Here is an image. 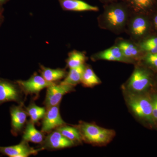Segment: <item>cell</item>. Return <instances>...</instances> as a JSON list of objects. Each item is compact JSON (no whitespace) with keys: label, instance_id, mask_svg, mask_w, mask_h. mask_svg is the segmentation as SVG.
<instances>
[{"label":"cell","instance_id":"cell-1","mask_svg":"<svg viewBox=\"0 0 157 157\" xmlns=\"http://www.w3.org/2000/svg\"><path fill=\"white\" fill-rule=\"evenodd\" d=\"M122 91L126 104L136 119L146 128H155L150 92L135 93L124 90Z\"/></svg>","mask_w":157,"mask_h":157},{"label":"cell","instance_id":"cell-2","mask_svg":"<svg viewBox=\"0 0 157 157\" xmlns=\"http://www.w3.org/2000/svg\"><path fill=\"white\" fill-rule=\"evenodd\" d=\"M129 12L125 6L121 4H113L104 9L98 18L101 28L119 33L125 28L129 20Z\"/></svg>","mask_w":157,"mask_h":157},{"label":"cell","instance_id":"cell-3","mask_svg":"<svg viewBox=\"0 0 157 157\" xmlns=\"http://www.w3.org/2000/svg\"><path fill=\"white\" fill-rule=\"evenodd\" d=\"M155 88L152 75L148 68L137 65L122 90L132 93L149 92Z\"/></svg>","mask_w":157,"mask_h":157},{"label":"cell","instance_id":"cell-4","mask_svg":"<svg viewBox=\"0 0 157 157\" xmlns=\"http://www.w3.org/2000/svg\"><path fill=\"white\" fill-rule=\"evenodd\" d=\"M24 94L16 82L0 77V106L8 102L24 103Z\"/></svg>","mask_w":157,"mask_h":157},{"label":"cell","instance_id":"cell-5","mask_svg":"<svg viewBox=\"0 0 157 157\" xmlns=\"http://www.w3.org/2000/svg\"><path fill=\"white\" fill-rule=\"evenodd\" d=\"M74 86L60 82H55L47 88L44 104L45 108L59 105L63 97L68 93L74 91Z\"/></svg>","mask_w":157,"mask_h":157},{"label":"cell","instance_id":"cell-6","mask_svg":"<svg viewBox=\"0 0 157 157\" xmlns=\"http://www.w3.org/2000/svg\"><path fill=\"white\" fill-rule=\"evenodd\" d=\"M16 82L25 96L34 95L37 98L39 97V93L42 90L47 88L51 85L55 83L48 82L42 76L36 73L28 80H20Z\"/></svg>","mask_w":157,"mask_h":157},{"label":"cell","instance_id":"cell-7","mask_svg":"<svg viewBox=\"0 0 157 157\" xmlns=\"http://www.w3.org/2000/svg\"><path fill=\"white\" fill-rule=\"evenodd\" d=\"M42 120L41 131L44 133H50L59 127L67 124L61 116L59 104L47 108Z\"/></svg>","mask_w":157,"mask_h":157},{"label":"cell","instance_id":"cell-8","mask_svg":"<svg viewBox=\"0 0 157 157\" xmlns=\"http://www.w3.org/2000/svg\"><path fill=\"white\" fill-rule=\"evenodd\" d=\"M11 117V133L14 136L22 132L27 122V113L24 103L12 105L10 108Z\"/></svg>","mask_w":157,"mask_h":157},{"label":"cell","instance_id":"cell-9","mask_svg":"<svg viewBox=\"0 0 157 157\" xmlns=\"http://www.w3.org/2000/svg\"><path fill=\"white\" fill-rule=\"evenodd\" d=\"M41 144L43 149L51 151L69 148L75 145L56 130L48 133Z\"/></svg>","mask_w":157,"mask_h":157},{"label":"cell","instance_id":"cell-10","mask_svg":"<svg viewBox=\"0 0 157 157\" xmlns=\"http://www.w3.org/2000/svg\"><path fill=\"white\" fill-rule=\"evenodd\" d=\"M43 149H35L29 145L28 142L21 140L17 145L13 146H0V153L9 157H28L31 155H36Z\"/></svg>","mask_w":157,"mask_h":157},{"label":"cell","instance_id":"cell-11","mask_svg":"<svg viewBox=\"0 0 157 157\" xmlns=\"http://www.w3.org/2000/svg\"><path fill=\"white\" fill-rule=\"evenodd\" d=\"M129 33L133 39L143 38L148 33L150 24L148 19L140 14L133 16L128 21Z\"/></svg>","mask_w":157,"mask_h":157},{"label":"cell","instance_id":"cell-12","mask_svg":"<svg viewBox=\"0 0 157 157\" xmlns=\"http://www.w3.org/2000/svg\"><path fill=\"white\" fill-rule=\"evenodd\" d=\"M92 59L94 61L104 60L127 63H134L124 55L122 52L117 45L112 46L106 50L95 54L92 56Z\"/></svg>","mask_w":157,"mask_h":157},{"label":"cell","instance_id":"cell-13","mask_svg":"<svg viewBox=\"0 0 157 157\" xmlns=\"http://www.w3.org/2000/svg\"><path fill=\"white\" fill-rule=\"evenodd\" d=\"M75 126L79 131L82 141L91 144H92L98 135L104 129V128L99 126L96 124L82 121Z\"/></svg>","mask_w":157,"mask_h":157},{"label":"cell","instance_id":"cell-14","mask_svg":"<svg viewBox=\"0 0 157 157\" xmlns=\"http://www.w3.org/2000/svg\"><path fill=\"white\" fill-rule=\"evenodd\" d=\"M117 45L119 47L122 52L124 55L127 59L135 63L140 60L142 56V52L140 46H137L135 43L125 40H120L118 42Z\"/></svg>","mask_w":157,"mask_h":157},{"label":"cell","instance_id":"cell-15","mask_svg":"<svg viewBox=\"0 0 157 157\" xmlns=\"http://www.w3.org/2000/svg\"><path fill=\"white\" fill-rule=\"evenodd\" d=\"M62 9L66 11L82 12L86 11H98L99 8L81 0H59Z\"/></svg>","mask_w":157,"mask_h":157},{"label":"cell","instance_id":"cell-16","mask_svg":"<svg viewBox=\"0 0 157 157\" xmlns=\"http://www.w3.org/2000/svg\"><path fill=\"white\" fill-rule=\"evenodd\" d=\"M35 124L30 120L27 122L22 132V140L41 144L45 139V133L37 130Z\"/></svg>","mask_w":157,"mask_h":157},{"label":"cell","instance_id":"cell-17","mask_svg":"<svg viewBox=\"0 0 157 157\" xmlns=\"http://www.w3.org/2000/svg\"><path fill=\"white\" fill-rule=\"evenodd\" d=\"M41 76L45 80L49 82L53 83L64 78L67 76V73L64 69H53L41 65Z\"/></svg>","mask_w":157,"mask_h":157},{"label":"cell","instance_id":"cell-18","mask_svg":"<svg viewBox=\"0 0 157 157\" xmlns=\"http://www.w3.org/2000/svg\"><path fill=\"white\" fill-rule=\"evenodd\" d=\"M56 130L73 142L75 145L81 144L83 141L79 131L75 126L71 127L65 124Z\"/></svg>","mask_w":157,"mask_h":157},{"label":"cell","instance_id":"cell-19","mask_svg":"<svg viewBox=\"0 0 157 157\" xmlns=\"http://www.w3.org/2000/svg\"><path fill=\"white\" fill-rule=\"evenodd\" d=\"M85 66L84 64L78 67L70 69L64 79L61 82L63 84L69 85L73 86L81 83Z\"/></svg>","mask_w":157,"mask_h":157},{"label":"cell","instance_id":"cell-20","mask_svg":"<svg viewBox=\"0 0 157 157\" xmlns=\"http://www.w3.org/2000/svg\"><path fill=\"white\" fill-rule=\"evenodd\" d=\"M101 79L92 68L89 66H85L81 82L82 86L86 87L92 88L101 84Z\"/></svg>","mask_w":157,"mask_h":157},{"label":"cell","instance_id":"cell-21","mask_svg":"<svg viewBox=\"0 0 157 157\" xmlns=\"http://www.w3.org/2000/svg\"><path fill=\"white\" fill-rule=\"evenodd\" d=\"M25 109L28 115L30 118V120L35 124L42 119L46 111L45 107L37 106L34 102H32L28 107H25Z\"/></svg>","mask_w":157,"mask_h":157},{"label":"cell","instance_id":"cell-22","mask_svg":"<svg viewBox=\"0 0 157 157\" xmlns=\"http://www.w3.org/2000/svg\"><path fill=\"white\" fill-rule=\"evenodd\" d=\"M87 58L83 52L73 50L69 54L67 60V66L70 69L78 67L85 64Z\"/></svg>","mask_w":157,"mask_h":157},{"label":"cell","instance_id":"cell-23","mask_svg":"<svg viewBox=\"0 0 157 157\" xmlns=\"http://www.w3.org/2000/svg\"><path fill=\"white\" fill-rule=\"evenodd\" d=\"M129 7L137 14L147 12L153 5V0H128Z\"/></svg>","mask_w":157,"mask_h":157},{"label":"cell","instance_id":"cell-24","mask_svg":"<svg viewBox=\"0 0 157 157\" xmlns=\"http://www.w3.org/2000/svg\"><path fill=\"white\" fill-rule=\"evenodd\" d=\"M115 131L112 129L104 128L97 136L92 145L94 146H104L111 142L115 137Z\"/></svg>","mask_w":157,"mask_h":157},{"label":"cell","instance_id":"cell-25","mask_svg":"<svg viewBox=\"0 0 157 157\" xmlns=\"http://www.w3.org/2000/svg\"><path fill=\"white\" fill-rule=\"evenodd\" d=\"M140 60L144 66L157 72V53H146Z\"/></svg>","mask_w":157,"mask_h":157},{"label":"cell","instance_id":"cell-26","mask_svg":"<svg viewBox=\"0 0 157 157\" xmlns=\"http://www.w3.org/2000/svg\"><path fill=\"white\" fill-rule=\"evenodd\" d=\"M151 98L152 107V116L155 128H157V90L153 88L150 91Z\"/></svg>","mask_w":157,"mask_h":157},{"label":"cell","instance_id":"cell-27","mask_svg":"<svg viewBox=\"0 0 157 157\" xmlns=\"http://www.w3.org/2000/svg\"><path fill=\"white\" fill-rule=\"evenodd\" d=\"M156 45H157V37H153L144 40L140 43L139 46Z\"/></svg>","mask_w":157,"mask_h":157},{"label":"cell","instance_id":"cell-28","mask_svg":"<svg viewBox=\"0 0 157 157\" xmlns=\"http://www.w3.org/2000/svg\"><path fill=\"white\" fill-rule=\"evenodd\" d=\"M3 19V10L2 9L1 7V5H0V24H1V23L2 22Z\"/></svg>","mask_w":157,"mask_h":157},{"label":"cell","instance_id":"cell-29","mask_svg":"<svg viewBox=\"0 0 157 157\" xmlns=\"http://www.w3.org/2000/svg\"><path fill=\"white\" fill-rule=\"evenodd\" d=\"M153 23L154 25L155 28L157 29V14L154 17Z\"/></svg>","mask_w":157,"mask_h":157},{"label":"cell","instance_id":"cell-30","mask_svg":"<svg viewBox=\"0 0 157 157\" xmlns=\"http://www.w3.org/2000/svg\"><path fill=\"white\" fill-rule=\"evenodd\" d=\"M9 1V0H0V5L4 4V3L7 2Z\"/></svg>","mask_w":157,"mask_h":157},{"label":"cell","instance_id":"cell-31","mask_svg":"<svg viewBox=\"0 0 157 157\" xmlns=\"http://www.w3.org/2000/svg\"><path fill=\"white\" fill-rule=\"evenodd\" d=\"M155 88L157 90V78L156 82H155Z\"/></svg>","mask_w":157,"mask_h":157},{"label":"cell","instance_id":"cell-32","mask_svg":"<svg viewBox=\"0 0 157 157\" xmlns=\"http://www.w3.org/2000/svg\"><path fill=\"white\" fill-rule=\"evenodd\" d=\"M107 1H112V0H107Z\"/></svg>","mask_w":157,"mask_h":157},{"label":"cell","instance_id":"cell-33","mask_svg":"<svg viewBox=\"0 0 157 157\" xmlns=\"http://www.w3.org/2000/svg\"><path fill=\"white\" fill-rule=\"evenodd\" d=\"M156 130H157V128H156Z\"/></svg>","mask_w":157,"mask_h":157}]
</instances>
